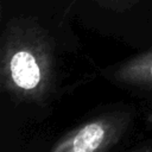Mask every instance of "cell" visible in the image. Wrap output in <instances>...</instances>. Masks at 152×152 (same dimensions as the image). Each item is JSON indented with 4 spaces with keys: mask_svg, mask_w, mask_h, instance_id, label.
I'll return each mask as SVG.
<instances>
[{
    "mask_svg": "<svg viewBox=\"0 0 152 152\" xmlns=\"http://www.w3.org/2000/svg\"><path fill=\"white\" fill-rule=\"evenodd\" d=\"M72 49L32 17H13L0 36L2 122L39 125L62 101L99 75L69 62Z\"/></svg>",
    "mask_w": 152,
    "mask_h": 152,
    "instance_id": "obj_1",
    "label": "cell"
},
{
    "mask_svg": "<svg viewBox=\"0 0 152 152\" xmlns=\"http://www.w3.org/2000/svg\"><path fill=\"white\" fill-rule=\"evenodd\" d=\"M96 1L104 7L112 8L113 11L121 12V11H125V8L132 6L138 0H96Z\"/></svg>",
    "mask_w": 152,
    "mask_h": 152,
    "instance_id": "obj_5",
    "label": "cell"
},
{
    "mask_svg": "<svg viewBox=\"0 0 152 152\" xmlns=\"http://www.w3.org/2000/svg\"><path fill=\"white\" fill-rule=\"evenodd\" d=\"M141 110H142V121H144V131L152 132V99L145 101H138Z\"/></svg>",
    "mask_w": 152,
    "mask_h": 152,
    "instance_id": "obj_4",
    "label": "cell"
},
{
    "mask_svg": "<svg viewBox=\"0 0 152 152\" xmlns=\"http://www.w3.org/2000/svg\"><path fill=\"white\" fill-rule=\"evenodd\" d=\"M100 76L137 101L152 99V45L101 68Z\"/></svg>",
    "mask_w": 152,
    "mask_h": 152,
    "instance_id": "obj_3",
    "label": "cell"
},
{
    "mask_svg": "<svg viewBox=\"0 0 152 152\" xmlns=\"http://www.w3.org/2000/svg\"><path fill=\"white\" fill-rule=\"evenodd\" d=\"M144 128L139 102H113L93 109L62 133L46 152H121L137 142Z\"/></svg>",
    "mask_w": 152,
    "mask_h": 152,
    "instance_id": "obj_2",
    "label": "cell"
},
{
    "mask_svg": "<svg viewBox=\"0 0 152 152\" xmlns=\"http://www.w3.org/2000/svg\"><path fill=\"white\" fill-rule=\"evenodd\" d=\"M121 152H152V137L140 139Z\"/></svg>",
    "mask_w": 152,
    "mask_h": 152,
    "instance_id": "obj_6",
    "label": "cell"
}]
</instances>
